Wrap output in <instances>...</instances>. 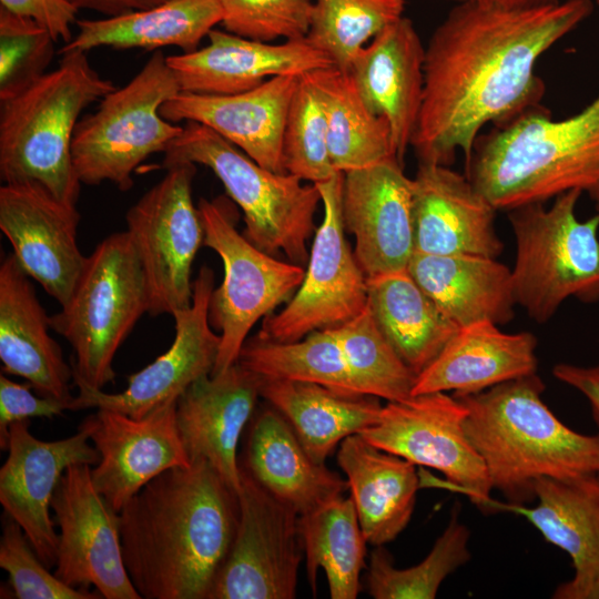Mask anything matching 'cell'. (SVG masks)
I'll use <instances>...</instances> for the list:
<instances>
[{
	"label": "cell",
	"instance_id": "obj_1",
	"mask_svg": "<svg viewBox=\"0 0 599 599\" xmlns=\"http://www.w3.org/2000/svg\"><path fill=\"white\" fill-rule=\"evenodd\" d=\"M591 0L502 9L460 0L425 50L423 104L410 145L419 162L469 163L480 130L541 106L538 59L582 22Z\"/></svg>",
	"mask_w": 599,
	"mask_h": 599
},
{
	"label": "cell",
	"instance_id": "obj_2",
	"mask_svg": "<svg viewBox=\"0 0 599 599\" xmlns=\"http://www.w3.org/2000/svg\"><path fill=\"white\" fill-rule=\"evenodd\" d=\"M238 497L205 459L174 467L119 511L128 575L144 599H209L231 549Z\"/></svg>",
	"mask_w": 599,
	"mask_h": 599
},
{
	"label": "cell",
	"instance_id": "obj_3",
	"mask_svg": "<svg viewBox=\"0 0 599 599\" xmlns=\"http://www.w3.org/2000/svg\"><path fill=\"white\" fill-rule=\"evenodd\" d=\"M544 390L535 373L457 397L467 408L466 435L493 488L514 506L536 500L540 477L599 475V434L565 425L544 403Z\"/></svg>",
	"mask_w": 599,
	"mask_h": 599
},
{
	"label": "cell",
	"instance_id": "obj_4",
	"mask_svg": "<svg viewBox=\"0 0 599 599\" xmlns=\"http://www.w3.org/2000/svg\"><path fill=\"white\" fill-rule=\"evenodd\" d=\"M466 176L496 210L580 190L599 212V94L570 118L539 106L478 136Z\"/></svg>",
	"mask_w": 599,
	"mask_h": 599
},
{
	"label": "cell",
	"instance_id": "obj_5",
	"mask_svg": "<svg viewBox=\"0 0 599 599\" xmlns=\"http://www.w3.org/2000/svg\"><path fill=\"white\" fill-rule=\"evenodd\" d=\"M59 67L19 94L0 101V176L35 181L77 205L81 182L72 141L81 112L115 87L90 64L87 52L61 53Z\"/></svg>",
	"mask_w": 599,
	"mask_h": 599
},
{
	"label": "cell",
	"instance_id": "obj_6",
	"mask_svg": "<svg viewBox=\"0 0 599 599\" xmlns=\"http://www.w3.org/2000/svg\"><path fill=\"white\" fill-rule=\"evenodd\" d=\"M177 162L213 171L242 210L244 236L263 252L284 253L292 263L308 261L307 241L316 231L321 194L291 173L267 170L210 128L187 121L164 153L162 167Z\"/></svg>",
	"mask_w": 599,
	"mask_h": 599
},
{
	"label": "cell",
	"instance_id": "obj_7",
	"mask_svg": "<svg viewBox=\"0 0 599 599\" xmlns=\"http://www.w3.org/2000/svg\"><path fill=\"white\" fill-rule=\"evenodd\" d=\"M149 311L142 265L126 231L109 235L87 256L69 300L49 316L73 351V382L102 389L113 382L114 356Z\"/></svg>",
	"mask_w": 599,
	"mask_h": 599
},
{
	"label": "cell",
	"instance_id": "obj_8",
	"mask_svg": "<svg viewBox=\"0 0 599 599\" xmlns=\"http://www.w3.org/2000/svg\"><path fill=\"white\" fill-rule=\"evenodd\" d=\"M581 193L559 194L550 207L538 202L508 211L517 244L515 300L538 323L568 297L599 302V212L586 222L577 219Z\"/></svg>",
	"mask_w": 599,
	"mask_h": 599
},
{
	"label": "cell",
	"instance_id": "obj_9",
	"mask_svg": "<svg viewBox=\"0 0 599 599\" xmlns=\"http://www.w3.org/2000/svg\"><path fill=\"white\" fill-rule=\"evenodd\" d=\"M180 92L166 57L156 50L122 88L79 120L72 162L81 184L111 182L120 191L133 186L132 174L150 155L165 153L183 126L163 119L161 105Z\"/></svg>",
	"mask_w": 599,
	"mask_h": 599
},
{
	"label": "cell",
	"instance_id": "obj_10",
	"mask_svg": "<svg viewBox=\"0 0 599 599\" xmlns=\"http://www.w3.org/2000/svg\"><path fill=\"white\" fill-rule=\"evenodd\" d=\"M197 210L204 229L203 245L221 257L224 267L223 281L213 290L210 302V322L221 336L211 374L215 375L237 362L252 327L290 301L305 270L263 252L241 234L237 212L224 196L201 199Z\"/></svg>",
	"mask_w": 599,
	"mask_h": 599
},
{
	"label": "cell",
	"instance_id": "obj_11",
	"mask_svg": "<svg viewBox=\"0 0 599 599\" xmlns=\"http://www.w3.org/2000/svg\"><path fill=\"white\" fill-rule=\"evenodd\" d=\"M126 212V232L140 258L152 316L173 315L193 301L191 271L204 242L193 203L195 164L177 162Z\"/></svg>",
	"mask_w": 599,
	"mask_h": 599
},
{
	"label": "cell",
	"instance_id": "obj_12",
	"mask_svg": "<svg viewBox=\"0 0 599 599\" xmlns=\"http://www.w3.org/2000/svg\"><path fill=\"white\" fill-rule=\"evenodd\" d=\"M343 180L344 173L338 171L315 183L324 215L315 231L304 280L280 313L264 317L256 337L295 342L315 331L338 327L367 307V276L345 237Z\"/></svg>",
	"mask_w": 599,
	"mask_h": 599
},
{
	"label": "cell",
	"instance_id": "obj_13",
	"mask_svg": "<svg viewBox=\"0 0 599 599\" xmlns=\"http://www.w3.org/2000/svg\"><path fill=\"white\" fill-rule=\"evenodd\" d=\"M467 408L455 396L435 392L383 406L378 422L361 435L379 449L434 468L484 512L496 509L485 464L469 441Z\"/></svg>",
	"mask_w": 599,
	"mask_h": 599
},
{
	"label": "cell",
	"instance_id": "obj_14",
	"mask_svg": "<svg viewBox=\"0 0 599 599\" xmlns=\"http://www.w3.org/2000/svg\"><path fill=\"white\" fill-rule=\"evenodd\" d=\"M240 471L237 528L209 599H293L304 555L300 515Z\"/></svg>",
	"mask_w": 599,
	"mask_h": 599
},
{
	"label": "cell",
	"instance_id": "obj_15",
	"mask_svg": "<svg viewBox=\"0 0 599 599\" xmlns=\"http://www.w3.org/2000/svg\"><path fill=\"white\" fill-rule=\"evenodd\" d=\"M59 528L54 575L65 585L104 599H140L122 555L119 512L97 490L91 466L71 465L51 499Z\"/></svg>",
	"mask_w": 599,
	"mask_h": 599
},
{
	"label": "cell",
	"instance_id": "obj_16",
	"mask_svg": "<svg viewBox=\"0 0 599 599\" xmlns=\"http://www.w3.org/2000/svg\"><path fill=\"white\" fill-rule=\"evenodd\" d=\"M214 273L203 266L193 282V301L177 311L175 335L170 348L143 369L132 374L125 389L105 393L77 386L72 410L109 409L140 418L156 407L176 400L196 379L211 375L216 363L221 336L210 326V302Z\"/></svg>",
	"mask_w": 599,
	"mask_h": 599
},
{
	"label": "cell",
	"instance_id": "obj_17",
	"mask_svg": "<svg viewBox=\"0 0 599 599\" xmlns=\"http://www.w3.org/2000/svg\"><path fill=\"white\" fill-rule=\"evenodd\" d=\"M176 400L140 418L98 409L79 426L100 456L91 468L92 483L115 511L156 476L190 465L176 424Z\"/></svg>",
	"mask_w": 599,
	"mask_h": 599
},
{
	"label": "cell",
	"instance_id": "obj_18",
	"mask_svg": "<svg viewBox=\"0 0 599 599\" xmlns=\"http://www.w3.org/2000/svg\"><path fill=\"white\" fill-rule=\"evenodd\" d=\"M77 205L35 181L0 187V230L22 270L60 305L70 297L87 256L78 245Z\"/></svg>",
	"mask_w": 599,
	"mask_h": 599
},
{
	"label": "cell",
	"instance_id": "obj_19",
	"mask_svg": "<svg viewBox=\"0 0 599 599\" xmlns=\"http://www.w3.org/2000/svg\"><path fill=\"white\" fill-rule=\"evenodd\" d=\"M29 425L30 419H26L9 428L8 457L0 468V504L51 569L58 548V532L50 514L57 485L71 465L92 466L100 456L83 429L68 438L45 441L35 438Z\"/></svg>",
	"mask_w": 599,
	"mask_h": 599
},
{
	"label": "cell",
	"instance_id": "obj_20",
	"mask_svg": "<svg viewBox=\"0 0 599 599\" xmlns=\"http://www.w3.org/2000/svg\"><path fill=\"white\" fill-rule=\"evenodd\" d=\"M344 173L342 212L367 277L407 270L415 252L414 182L390 158Z\"/></svg>",
	"mask_w": 599,
	"mask_h": 599
},
{
	"label": "cell",
	"instance_id": "obj_21",
	"mask_svg": "<svg viewBox=\"0 0 599 599\" xmlns=\"http://www.w3.org/2000/svg\"><path fill=\"white\" fill-rule=\"evenodd\" d=\"M207 38L203 48L166 57L181 92L235 94L274 77H301L334 65L307 38L272 43L216 29Z\"/></svg>",
	"mask_w": 599,
	"mask_h": 599
},
{
	"label": "cell",
	"instance_id": "obj_22",
	"mask_svg": "<svg viewBox=\"0 0 599 599\" xmlns=\"http://www.w3.org/2000/svg\"><path fill=\"white\" fill-rule=\"evenodd\" d=\"M297 75H278L235 94L179 92L160 108L163 119L201 123L235 145L263 167L287 173L283 136Z\"/></svg>",
	"mask_w": 599,
	"mask_h": 599
},
{
	"label": "cell",
	"instance_id": "obj_23",
	"mask_svg": "<svg viewBox=\"0 0 599 599\" xmlns=\"http://www.w3.org/2000/svg\"><path fill=\"white\" fill-rule=\"evenodd\" d=\"M414 182L415 252L496 258V207L449 165L419 162Z\"/></svg>",
	"mask_w": 599,
	"mask_h": 599
},
{
	"label": "cell",
	"instance_id": "obj_24",
	"mask_svg": "<svg viewBox=\"0 0 599 599\" xmlns=\"http://www.w3.org/2000/svg\"><path fill=\"white\" fill-rule=\"evenodd\" d=\"M258 397V377L236 362L196 379L176 400V424L190 461L207 460L236 493L237 446Z\"/></svg>",
	"mask_w": 599,
	"mask_h": 599
},
{
	"label": "cell",
	"instance_id": "obj_25",
	"mask_svg": "<svg viewBox=\"0 0 599 599\" xmlns=\"http://www.w3.org/2000/svg\"><path fill=\"white\" fill-rule=\"evenodd\" d=\"M425 50L414 23L403 16L373 38L348 70L367 108L388 122L400 164L423 104Z\"/></svg>",
	"mask_w": 599,
	"mask_h": 599
},
{
	"label": "cell",
	"instance_id": "obj_26",
	"mask_svg": "<svg viewBox=\"0 0 599 599\" xmlns=\"http://www.w3.org/2000/svg\"><path fill=\"white\" fill-rule=\"evenodd\" d=\"M14 254L0 265V359L2 373L23 377L40 396L73 402L72 366L49 333V316Z\"/></svg>",
	"mask_w": 599,
	"mask_h": 599
},
{
	"label": "cell",
	"instance_id": "obj_27",
	"mask_svg": "<svg viewBox=\"0 0 599 599\" xmlns=\"http://www.w3.org/2000/svg\"><path fill=\"white\" fill-rule=\"evenodd\" d=\"M535 496L536 507L515 508L548 542L569 555L575 571L552 598L591 599L599 587V475L540 477Z\"/></svg>",
	"mask_w": 599,
	"mask_h": 599
},
{
	"label": "cell",
	"instance_id": "obj_28",
	"mask_svg": "<svg viewBox=\"0 0 599 599\" xmlns=\"http://www.w3.org/2000/svg\"><path fill=\"white\" fill-rule=\"evenodd\" d=\"M536 345L531 333H504L491 322L461 326L416 376L412 395L453 390L460 397L535 374Z\"/></svg>",
	"mask_w": 599,
	"mask_h": 599
},
{
	"label": "cell",
	"instance_id": "obj_29",
	"mask_svg": "<svg viewBox=\"0 0 599 599\" xmlns=\"http://www.w3.org/2000/svg\"><path fill=\"white\" fill-rule=\"evenodd\" d=\"M240 467L298 515L307 514L348 489L347 480L312 459L286 418L275 408L250 422Z\"/></svg>",
	"mask_w": 599,
	"mask_h": 599
},
{
	"label": "cell",
	"instance_id": "obj_30",
	"mask_svg": "<svg viewBox=\"0 0 599 599\" xmlns=\"http://www.w3.org/2000/svg\"><path fill=\"white\" fill-rule=\"evenodd\" d=\"M337 463L346 475L351 499L367 544L393 541L408 525L419 478L415 464L354 434L339 444Z\"/></svg>",
	"mask_w": 599,
	"mask_h": 599
},
{
	"label": "cell",
	"instance_id": "obj_31",
	"mask_svg": "<svg viewBox=\"0 0 599 599\" xmlns=\"http://www.w3.org/2000/svg\"><path fill=\"white\" fill-rule=\"evenodd\" d=\"M407 272L459 327L484 321L498 325L514 317L511 271L496 258L414 252Z\"/></svg>",
	"mask_w": 599,
	"mask_h": 599
},
{
	"label": "cell",
	"instance_id": "obj_32",
	"mask_svg": "<svg viewBox=\"0 0 599 599\" xmlns=\"http://www.w3.org/2000/svg\"><path fill=\"white\" fill-rule=\"evenodd\" d=\"M258 379L260 396L286 418L307 454L318 464H325L345 438L375 425L383 408L378 398L370 395L339 392L308 382Z\"/></svg>",
	"mask_w": 599,
	"mask_h": 599
},
{
	"label": "cell",
	"instance_id": "obj_33",
	"mask_svg": "<svg viewBox=\"0 0 599 599\" xmlns=\"http://www.w3.org/2000/svg\"><path fill=\"white\" fill-rule=\"evenodd\" d=\"M222 21L220 0H166L149 9L78 20V33L60 53L99 47L156 50L174 45L189 53Z\"/></svg>",
	"mask_w": 599,
	"mask_h": 599
},
{
	"label": "cell",
	"instance_id": "obj_34",
	"mask_svg": "<svg viewBox=\"0 0 599 599\" xmlns=\"http://www.w3.org/2000/svg\"><path fill=\"white\" fill-rule=\"evenodd\" d=\"M367 296L379 329L416 375L459 329L407 270L367 277Z\"/></svg>",
	"mask_w": 599,
	"mask_h": 599
},
{
	"label": "cell",
	"instance_id": "obj_35",
	"mask_svg": "<svg viewBox=\"0 0 599 599\" xmlns=\"http://www.w3.org/2000/svg\"><path fill=\"white\" fill-rule=\"evenodd\" d=\"M309 75L323 99L328 151L336 171L396 158L388 122L367 108L348 71L332 65Z\"/></svg>",
	"mask_w": 599,
	"mask_h": 599
},
{
	"label": "cell",
	"instance_id": "obj_36",
	"mask_svg": "<svg viewBox=\"0 0 599 599\" xmlns=\"http://www.w3.org/2000/svg\"><path fill=\"white\" fill-rule=\"evenodd\" d=\"M298 528L313 593L322 568L332 599H355L361 589L367 541L351 497L342 495L301 515Z\"/></svg>",
	"mask_w": 599,
	"mask_h": 599
},
{
	"label": "cell",
	"instance_id": "obj_37",
	"mask_svg": "<svg viewBox=\"0 0 599 599\" xmlns=\"http://www.w3.org/2000/svg\"><path fill=\"white\" fill-rule=\"evenodd\" d=\"M237 363L261 378L308 382L361 394L331 329L315 331L287 343L255 336L245 341Z\"/></svg>",
	"mask_w": 599,
	"mask_h": 599
},
{
	"label": "cell",
	"instance_id": "obj_38",
	"mask_svg": "<svg viewBox=\"0 0 599 599\" xmlns=\"http://www.w3.org/2000/svg\"><path fill=\"white\" fill-rule=\"evenodd\" d=\"M470 532L456 509L430 552L418 565L398 569L383 546L370 554L366 582L375 599H434L445 578L470 559Z\"/></svg>",
	"mask_w": 599,
	"mask_h": 599
},
{
	"label": "cell",
	"instance_id": "obj_39",
	"mask_svg": "<svg viewBox=\"0 0 599 599\" xmlns=\"http://www.w3.org/2000/svg\"><path fill=\"white\" fill-rule=\"evenodd\" d=\"M361 394L403 402L410 398L416 374L379 329L368 305L345 324L329 328Z\"/></svg>",
	"mask_w": 599,
	"mask_h": 599
},
{
	"label": "cell",
	"instance_id": "obj_40",
	"mask_svg": "<svg viewBox=\"0 0 599 599\" xmlns=\"http://www.w3.org/2000/svg\"><path fill=\"white\" fill-rule=\"evenodd\" d=\"M405 0H314L307 39L348 71L359 51L403 17Z\"/></svg>",
	"mask_w": 599,
	"mask_h": 599
},
{
	"label": "cell",
	"instance_id": "obj_41",
	"mask_svg": "<svg viewBox=\"0 0 599 599\" xmlns=\"http://www.w3.org/2000/svg\"><path fill=\"white\" fill-rule=\"evenodd\" d=\"M283 161L287 173L313 184L326 181L338 172L329 156L323 99L309 73L298 78L288 106Z\"/></svg>",
	"mask_w": 599,
	"mask_h": 599
},
{
	"label": "cell",
	"instance_id": "obj_42",
	"mask_svg": "<svg viewBox=\"0 0 599 599\" xmlns=\"http://www.w3.org/2000/svg\"><path fill=\"white\" fill-rule=\"evenodd\" d=\"M54 42L34 20L0 7V101L19 94L47 73Z\"/></svg>",
	"mask_w": 599,
	"mask_h": 599
},
{
	"label": "cell",
	"instance_id": "obj_43",
	"mask_svg": "<svg viewBox=\"0 0 599 599\" xmlns=\"http://www.w3.org/2000/svg\"><path fill=\"white\" fill-rule=\"evenodd\" d=\"M225 31L272 42L307 37L314 0H220Z\"/></svg>",
	"mask_w": 599,
	"mask_h": 599
},
{
	"label": "cell",
	"instance_id": "obj_44",
	"mask_svg": "<svg viewBox=\"0 0 599 599\" xmlns=\"http://www.w3.org/2000/svg\"><path fill=\"white\" fill-rule=\"evenodd\" d=\"M0 567L9 575L18 599H97L100 593L75 589L62 582L39 558L22 528L3 514Z\"/></svg>",
	"mask_w": 599,
	"mask_h": 599
},
{
	"label": "cell",
	"instance_id": "obj_45",
	"mask_svg": "<svg viewBox=\"0 0 599 599\" xmlns=\"http://www.w3.org/2000/svg\"><path fill=\"white\" fill-rule=\"evenodd\" d=\"M30 383L20 384L0 375V447L8 448L9 428L20 420L33 417L52 418L72 410L73 402L35 396Z\"/></svg>",
	"mask_w": 599,
	"mask_h": 599
},
{
	"label": "cell",
	"instance_id": "obj_46",
	"mask_svg": "<svg viewBox=\"0 0 599 599\" xmlns=\"http://www.w3.org/2000/svg\"><path fill=\"white\" fill-rule=\"evenodd\" d=\"M0 7L30 18L44 27L57 41L64 44L72 40L71 27L77 23L79 11L68 0H0Z\"/></svg>",
	"mask_w": 599,
	"mask_h": 599
},
{
	"label": "cell",
	"instance_id": "obj_47",
	"mask_svg": "<svg viewBox=\"0 0 599 599\" xmlns=\"http://www.w3.org/2000/svg\"><path fill=\"white\" fill-rule=\"evenodd\" d=\"M560 382L576 388L588 399L595 423L599 426V365L582 367L560 363L552 369Z\"/></svg>",
	"mask_w": 599,
	"mask_h": 599
},
{
	"label": "cell",
	"instance_id": "obj_48",
	"mask_svg": "<svg viewBox=\"0 0 599 599\" xmlns=\"http://www.w3.org/2000/svg\"><path fill=\"white\" fill-rule=\"evenodd\" d=\"M75 8L94 10L106 17L121 16L158 6L166 0H68Z\"/></svg>",
	"mask_w": 599,
	"mask_h": 599
},
{
	"label": "cell",
	"instance_id": "obj_49",
	"mask_svg": "<svg viewBox=\"0 0 599 599\" xmlns=\"http://www.w3.org/2000/svg\"><path fill=\"white\" fill-rule=\"evenodd\" d=\"M477 3L502 9H524L555 4L560 0H471Z\"/></svg>",
	"mask_w": 599,
	"mask_h": 599
},
{
	"label": "cell",
	"instance_id": "obj_50",
	"mask_svg": "<svg viewBox=\"0 0 599 599\" xmlns=\"http://www.w3.org/2000/svg\"><path fill=\"white\" fill-rule=\"evenodd\" d=\"M591 599H599V587L596 589V591L592 593Z\"/></svg>",
	"mask_w": 599,
	"mask_h": 599
},
{
	"label": "cell",
	"instance_id": "obj_51",
	"mask_svg": "<svg viewBox=\"0 0 599 599\" xmlns=\"http://www.w3.org/2000/svg\"><path fill=\"white\" fill-rule=\"evenodd\" d=\"M596 3H597V4H598V7H599V0H596Z\"/></svg>",
	"mask_w": 599,
	"mask_h": 599
},
{
	"label": "cell",
	"instance_id": "obj_52",
	"mask_svg": "<svg viewBox=\"0 0 599 599\" xmlns=\"http://www.w3.org/2000/svg\"><path fill=\"white\" fill-rule=\"evenodd\" d=\"M458 1H460V0H458Z\"/></svg>",
	"mask_w": 599,
	"mask_h": 599
}]
</instances>
